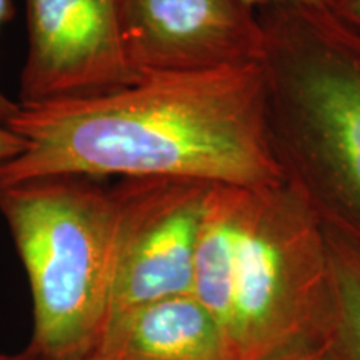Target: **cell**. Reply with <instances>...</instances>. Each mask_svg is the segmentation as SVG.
Listing matches in <instances>:
<instances>
[{
    "mask_svg": "<svg viewBox=\"0 0 360 360\" xmlns=\"http://www.w3.org/2000/svg\"><path fill=\"white\" fill-rule=\"evenodd\" d=\"M7 129L25 148L0 165V188L67 174L245 187L283 182L260 64L148 75L107 96L20 105Z\"/></svg>",
    "mask_w": 360,
    "mask_h": 360,
    "instance_id": "cell-1",
    "label": "cell"
},
{
    "mask_svg": "<svg viewBox=\"0 0 360 360\" xmlns=\"http://www.w3.org/2000/svg\"><path fill=\"white\" fill-rule=\"evenodd\" d=\"M192 295L222 328L229 360H269L327 327V229L299 191L214 184Z\"/></svg>",
    "mask_w": 360,
    "mask_h": 360,
    "instance_id": "cell-2",
    "label": "cell"
},
{
    "mask_svg": "<svg viewBox=\"0 0 360 360\" xmlns=\"http://www.w3.org/2000/svg\"><path fill=\"white\" fill-rule=\"evenodd\" d=\"M269 137L283 180L360 245V32L330 8L257 7Z\"/></svg>",
    "mask_w": 360,
    "mask_h": 360,
    "instance_id": "cell-3",
    "label": "cell"
},
{
    "mask_svg": "<svg viewBox=\"0 0 360 360\" xmlns=\"http://www.w3.org/2000/svg\"><path fill=\"white\" fill-rule=\"evenodd\" d=\"M0 214L29 277L30 345L45 360H89L110 315L115 204L89 175H49L0 188Z\"/></svg>",
    "mask_w": 360,
    "mask_h": 360,
    "instance_id": "cell-4",
    "label": "cell"
},
{
    "mask_svg": "<svg viewBox=\"0 0 360 360\" xmlns=\"http://www.w3.org/2000/svg\"><path fill=\"white\" fill-rule=\"evenodd\" d=\"M212 186L188 179L125 177L110 187L115 254L109 321L139 305L192 294L195 245Z\"/></svg>",
    "mask_w": 360,
    "mask_h": 360,
    "instance_id": "cell-5",
    "label": "cell"
},
{
    "mask_svg": "<svg viewBox=\"0 0 360 360\" xmlns=\"http://www.w3.org/2000/svg\"><path fill=\"white\" fill-rule=\"evenodd\" d=\"M125 60L139 79L260 64L264 32L245 0H115Z\"/></svg>",
    "mask_w": 360,
    "mask_h": 360,
    "instance_id": "cell-6",
    "label": "cell"
},
{
    "mask_svg": "<svg viewBox=\"0 0 360 360\" xmlns=\"http://www.w3.org/2000/svg\"><path fill=\"white\" fill-rule=\"evenodd\" d=\"M29 52L19 105L107 96L139 82L125 60L115 0H25Z\"/></svg>",
    "mask_w": 360,
    "mask_h": 360,
    "instance_id": "cell-7",
    "label": "cell"
},
{
    "mask_svg": "<svg viewBox=\"0 0 360 360\" xmlns=\"http://www.w3.org/2000/svg\"><path fill=\"white\" fill-rule=\"evenodd\" d=\"M96 360H229L222 328L192 294L112 317Z\"/></svg>",
    "mask_w": 360,
    "mask_h": 360,
    "instance_id": "cell-8",
    "label": "cell"
},
{
    "mask_svg": "<svg viewBox=\"0 0 360 360\" xmlns=\"http://www.w3.org/2000/svg\"><path fill=\"white\" fill-rule=\"evenodd\" d=\"M327 328L334 332L342 359L360 360V245L327 229Z\"/></svg>",
    "mask_w": 360,
    "mask_h": 360,
    "instance_id": "cell-9",
    "label": "cell"
},
{
    "mask_svg": "<svg viewBox=\"0 0 360 360\" xmlns=\"http://www.w3.org/2000/svg\"><path fill=\"white\" fill-rule=\"evenodd\" d=\"M269 360H334L332 359V347L330 342H319V344H304L300 347H295L289 350V352H283L277 357L269 359Z\"/></svg>",
    "mask_w": 360,
    "mask_h": 360,
    "instance_id": "cell-10",
    "label": "cell"
},
{
    "mask_svg": "<svg viewBox=\"0 0 360 360\" xmlns=\"http://www.w3.org/2000/svg\"><path fill=\"white\" fill-rule=\"evenodd\" d=\"M13 17V4L11 0H0V27L8 22ZM20 105L19 102H12L11 98L6 97L0 90V127H7L12 117L17 115Z\"/></svg>",
    "mask_w": 360,
    "mask_h": 360,
    "instance_id": "cell-11",
    "label": "cell"
},
{
    "mask_svg": "<svg viewBox=\"0 0 360 360\" xmlns=\"http://www.w3.org/2000/svg\"><path fill=\"white\" fill-rule=\"evenodd\" d=\"M25 148V142L7 127H0V165L15 159Z\"/></svg>",
    "mask_w": 360,
    "mask_h": 360,
    "instance_id": "cell-12",
    "label": "cell"
},
{
    "mask_svg": "<svg viewBox=\"0 0 360 360\" xmlns=\"http://www.w3.org/2000/svg\"><path fill=\"white\" fill-rule=\"evenodd\" d=\"M330 11L345 24L360 32V0H335Z\"/></svg>",
    "mask_w": 360,
    "mask_h": 360,
    "instance_id": "cell-13",
    "label": "cell"
},
{
    "mask_svg": "<svg viewBox=\"0 0 360 360\" xmlns=\"http://www.w3.org/2000/svg\"><path fill=\"white\" fill-rule=\"evenodd\" d=\"M245 2L254 8L267 6V4H276V2H295V4H305V6L330 8L332 6H334L335 0H245Z\"/></svg>",
    "mask_w": 360,
    "mask_h": 360,
    "instance_id": "cell-14",
    "label": "cell"
},
{
    "mask_svg": "<svg viewBox=\"0 0 360 360\" xmlns=\"http://www.w3.org/2000/svg\"><path fill=\"white\" fill-rule=\"evenodd\" d=\"M0 360H45L34 345H27L25 349L19 350V352H6L0 354Z\"/></svg>",
    "mask_w": 360,
    "mask_h": 360,
    "instance_id": "cell-15",
    "label": "cell"
},
{
    "mask_svg": "<svg viewBox=\"0 0 360 360\" xmlns=\"http://www.w3.org/2000/svg\"><path fill=\"white\" fill-rule=\"evenodd\" d=\"M89 360H96V359H92V357H90V359H89Z\"/></svg>",
    "mask_w": 360,
    "mask_h": 360,
    "instance_id": "cell-16",
    "label": "cell"
}]
</instances>
